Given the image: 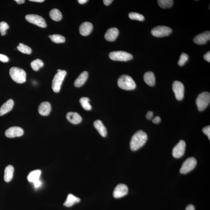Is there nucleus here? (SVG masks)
I'll list each match as a JSON object with an SVG mask.
<instances>
[{
  "label": "nucleus",
  "instance_id": "20",
  "mask_svg": "<svg viewBox=\"0 0 210 210\" xmlns=\"http://www.w3.org/2000/svg\"><path fill=\"white\" fill-rule=\"evenodd\" d=\"M88 76L89 74L87 72H82L74 81V85L75 87H80L82 86L87 80Z\"/></svg>",
  "mask_w": 210,
  "mask_h": 210
},
{
  "label": "nucleus",
  "instance_id": "36",
  "mask_svg": "<svg viewBox=\"0 0 210 210\" xmlns=\"http://www.w3.org/2000/svg\"><path fill=\"white\" fill-rule=\"evenodd\" d=\"M9 59L7 56L4 54H0V61L3 62H7L9 61Z\"/></svg>",
  "mask_w": 210,
  "mask_h": 210
},
{
  "label": "nucleus",
  "instance_id": "28",
  "mask_svg": "<svg viewBox=\"0 0 210 210\" xmlns=\"http://www.w3.org/2000/svg\"><path fill=\"white\" fill-rule=\"evenodd\" d=\"M173 3H174V1L172 0H159L158 1V5L163 9L171 7L173 5Z\"/></svg>",
  "mask_w": 210,
  "mask_h": 210
},
{
  "label": "nucleus",
  "instance_id": "24",
  "mask_svg": "<svg viewBox=\"0 0 210 210\" xmlns=\"http://www.w3.org/2000/svg\"><path fill=\"white\" fill-rule=\"evenodd\" d=\"M14 169L13 166L9 165L4 171V179L6 182H10L13 177Z\"/></svg>",
  "mask_w": 210,
  "mask_h": 210
},
{
  "label": "nucleus",
  "instance_id": "25",
  "mask_svg": "<svg viewBox=\"0 0 210 210\" xmlns=\"http://www.w3.org/2000/svg\"><path fill=\"white\" fill-rule=\"evenodd\" d=\"M41 173V171L39 170L32 171L29 174L27 179L29 182H34L36 181L39 180Z\"/></svg>",
  "mask_w": 210,
  "mask_h": 210
},
{
  "label": "nucleus",
  "instance_id": "14",
  "mask_svg": "<svg viewBox=\"0 0 210 210\" xmlns=\"http://www.w3.org/2000/svg\"><path fill=\"white\" fill-rule=\"evenodd\" d=\"M210 39V32L207 31L197 35L193 39L194 43L197 44H206Z\"/></svg>",
  "mask_w": 210,
  "mask_h": 210
},
{
  "label": "nucleus",
  "instance_id": "26",
  "mask_svg": "<svg viewBox=\"0 0 210 210\" xmlns=\"http://www.w3.org/2000/svg\"><path fill=\"white\" fill-rule=\"evenodd\" d=\"M49 16L53 20L57 22L61 20L62 17L61 12L57 9H54L51 10Z\"/></svg>",
  "mask_w": 210,
  "mask_h": 210
},
{
  "label": "nucleus",
  "instance_id": "31",
  "mask_svg": "<svg viewBox=\"0 0 210 210\" xmlns=\"http://www.w3.org/2000/svg\"><path fill=\"white\" fill-rule=\"evenodd\" d=\"M17 49L20 52L23 54H30L32 53V49L28 46L23 43H20L18 46H17Z\"/></svg>",
  "mask_w": 210,
  "mask_h": 210
},
{
  "label": "nucleus",
  "instance_id": "2",
  "mask_svg": "<svg viewBox=\"0 0 210 210\" xmlns=\"http://www.w3.org/2000/svg\"><path fill=\"white\" fill-rule=\"evenodd\" d=\"M118 85L120 89L125 90H133L136 87L135 82L131 76L126 75H122L119 78Z\"/></svg>",
  "mask_w": 210,
  "mask_h": 210
},
{
  "label": "nucleus",
  "instance_id": "30",
  "mask_svg": "<svg viewBox=\"0 0 210 210\" xmlns=\"http://www.w3.org/2000/svg\"><path fill=\"white\" fill-rule=\"evenodd\" d=\"M49 38H50L53 42L56 43H64L65 41V37L61 35L54 34L49 35Z\"/></svg>",
  "mask_w": 210,
  "mask_h": 210
},
{
  "label": "nucleus",
  "instance_id": "29",
  "mask_svg": "<svg viewBox=\"0 0 210 210\" xmlns=\"http://www.w3.org/2000/svg\"><path fill=\"white\" fill-rule=\"evenodd\" d=\"M32 69L35 71H38L40 68L44 65V63L41 60L39 59H36L33 61L30 64Z\"/></svg>",
  "mask_w": 210,
  "mask_h": 210
},
{
  "label": "nucleus",
  "instance_id": "6",
  "mask_svg": "<svg viewBox=\"0 0 210 210\" xmlns=\"http://www.w3.org/2000/svg\"><path fill=\"white\" fill-rule=\"evenodd\" d=\"M109 57L111 60L119 61L126 62L133 59V56L129 53L124 51H116L110 52Z\"/></svg>",
  "mask_w": 210,
  "mask_h": 210
},
{
  "label": "nucleus",
  "instance_id": "35",
  "mask_svg": "<svg viewBox=\"0 0 210 210\" xmlns=\"http://www.w3.org/2000/svg\"><path fill=\"white\" fill-rule=\"evenodd\" d=\"M203 133L208 136V138L210 139V126H208L203 128L202 129Z\"/></svg>",
  "mask_w": 210,
  "mask_h": 210
},
{
  "label": "nucleus",
  "instance_id": "4",
  "mask_svg": "<svg viewBox=\"0 0 210 210\" xmlns=\"http://www.w3.org/2000/svg\"><path fill=\"white\" fill-rule=\"evenodd\" d=\"M66 74L67 72L65 70H57V73L54 76L52 81V88L54 92H60L61 86Z\"/></svg>",
  "mask_w": 210,
  "mask_h": 210
},
{
  "label": "nucleus",
  "instance_id": "45",
  "mask_svg": "<svg viewBox=\"0 0 210 210\" xmlns=\"http://www.w3.org/2000/svg\"><path fill=\"white\" fill-rule=\"evenodd\" d=\"M30 1L38 3H43L44 1V0H30Z\"/></svg>",
  "mask_w": 210,
  "mask_h": 210
},
{
  "label": "nucleus",
  "instance_id": "12",
  "mask_svg": "<svg viewBox=\"0 0 210 210\" xmlns=\"http://www.w3.org/2000/svg\"><path fill=\"white\" fill-rule=\"evenodd\" d=\"M128 187L125 184H119L115 187L113 192V196L115 198H119L124 197L127 194Z\"/></svg>",
  "mask_w": 210,
  "mask_h": 210
},
{
  "label": "nucleus",
  "instance_id": "15",
  "mask_svg": "<svg viewBox=\"0 0 210 210\" xmlns=\"http://www.w3.org/2000/svg\"><path fill=\"white\" fill-rule=\"evenodd\" d=\"M51 104L48 102H42L38 107V112L43 116H47L51 111Z\"/></svg>",
  "mask_w": 210,
  "mask_h": 210
},
{
  "label": "nucleus",
  "instance_id": "13",
  "mask_svg": "<svg viewBox=\"0 0 210 210\" xmlns=\"http://www.w3.org/2000/svg\"><path fill=\"white\" fill-rule=\"evenodd\" d=\"M23 133L22 128L18 126H12L6 131L5 135L8 138H14L20 137L23 135Z\"/></svg>",
  "mask_w": 210,
  "mask_h": 210
},
{
  "label": "nucleus",
  "instance_id": "34",
  "mask_svg": "<svg viewBox=\"0 0 210 210\" xmlns=\"http://www.w3.org/2000/svg\"><path fill=\"white\" fill-rule=\"evenodd\" d=\"M9 28V25L5 22L0 23V33L2 36H4L6 34V31Z\"/></svg>",
  "mask_w": 210,
  "mask_h": 210
},
{
  "label": "nucleus",
  "instance_id": "38",
  "mask_svg": "<svg viewBox=\"0 0 210 210\" xmlns=\"http://www.w3.org/2000/svg\"><path fill=\"white\" fill-rule=\"evenodd\" d=\"M153 112L151 111H149L147 112L146 115V118L148 120L151 119L153 116Z\"/></svg>",
  "mask_w": 210,
  "mask_h": 210
},
{
  "label": "nucleus",
  "instance_id": "33",
  "mask_svg": "<svg viewBox=\"0 0 210 210\" xmlns=\"http://www.w3.org/2000/svg\"><path fill=\"white\" fill-rule=\"evenodd\" d=\"M189 56L185 53H182L180 57V59L178 62V64L180 66H182L185 64L186 62L188 60Z\"/></svg>",
  "mask_w": 210,
  "mask_h": 210
},
{
  "label": "nucleus",
  "instance_id": "17",
  "mask_svg": "<svg viewBox=\"0 0 210 210\" xmlns=\"http://www.w3.org/2000/svg\"><path fill=\"white\" fill-rule=\"evenodd\" d=\"M118 34L119 30L118 29L113 27L107 30L105 34V38L107 41H114L118 37Z\"/></svg>",
  "mask_w": 210,
  "mask_h": 210
},
{
  "label": "nucleus",
  "instance_id": "7",
  "mask_svg": "<svg viewBox=\"0 0 210 210\" xmlns=\"http://www.w3.org/2000/svg\"><path fill=\"white\" fill-rule=\"evenodd\" d=\"M172 32L170 27L165 26H158L152 29L151 33L154 36L161 38L169 36Z\"/></svg>",
  "mask_w": 210,
  "mask_h": 210
},
{
  "label": "nucleus",
  "instance_id": "19",
  "mask_svg": "<svg viewBox=\"0 0 210 210\" xmlns=\"http://www.w3.org/2000/svg\"><path fill=\"white\" fill-rule=\"evenodd\" d=\"M66 118L70 122L73 124H79L82 120L81 116L76 112H69L67 113Z\"/></svg>",
  "mask_w": 210,
  "mask_h": 210
},
{
  "label": "nucleus",
  "instance_id": "5",
  "mask_svg": "<svg viewBox=\"0 0 210 210\" xmlns=\"http://www.w3.org/2000/svg\"><path fill=\"white\" fill-rule=\"evenodd\" d=\"M210 102V94L208 92H203L197 97L196 103L200 111H203L207 108Z\"/></svg>",
  "mask_w": 210,
  "mask_h": 210
},
{
  "label": "nucleus",
  "instance_id": "42",
  "mask_svg": "<svg viewBox=\"0 0 210 210\" xmlns=\"http://www.w3.org/2000/svg\"><path fill=\"white\" fill-rule=\"evenodd\" d=\"M186 210H195L194 206L193 205H189L186 208Z\"/></svg>",
  "mask_w": 210,
  "mask_h": 210
},
{
  "label": "nucleus",
  "instance_id": "1",
  "mask_svg": "<svg viewBox=\"0 0 210 210\" xmlns=\"http://www.w3.org/2000/svg\"><path fill=\"white\" fill-rule=\"evenodd\" d=\"M147 139L146 133L140 130L137 131L132 136L130 142L131 150L136 151L145 145Z\"/></svg>",
  "mask_w": 210,
  "mask_h": 210
},
{
  "label": "nucleus",
  "instance_id": "3",
  "mask_svg": "<svg viewBox=\"0 0 210 210\" xmlns=\"http://www.w3.org/2000/svg\"><path fill=\"white\" fill-rule=\"evenodd\" d=\"M9 74L14 81L23 83L26 81V73L23 69L18 67H12L9 70Z\"/></svg>",
  "mask_w": 210,
  "mask_h": 210
},
{
  "label": "nucleus",
  "instance_id": "10",
  "mask_svg": "<svg viewBox=\"0 0 210 210\" xmlns=\"http://www.w3.org/2000/svg\"><path fill=\"white\" fill-rule=\"evenodd\" d=\"M172 89L176 99L178 100H182L184 96V88L183 84L181 82L175 81L172 85Z\"/></svg>",
  "mask_w": 210,
  "mask_h": 210
},
{
  "label": "nucleus",
  "instance_id": "16",
  "mask_svg": "<svg viewBox=\"0 0 210 210\" xmlns=\"http://www.w3.org/2000/svg\"><path fill=\"white\" fill-rule=\"evenodd\" d=\"M93 28L92 23L89 22H85L81 24L79 27L80 34L83 36H87L92 32Z\"/></svg>",
  "mask_w": 210,
  "mask_h": 210
},
{
  "label": "nucleus",
  "instance_id": "44",
  "mask_svg": "<svg viewBox=\"0 0 210 210\" xmlns=\"http://www.w3.org/2000/svg\"><path fill=\"white\" fill-rule=\"evenodd\" d=\"M87 0H78V3L81 4H85V3L87 2Z\"/></svg>",
  "mask_w": 210,
  "mask_h": 210
},
{
  "label": "nucleus",
  "instance_id": "40",
  "mask_svg": "<svg viewBox=\"0 0 210 210\" xmlns=\"http://www.w3.org/2000/svg\"><path fill=\"white\" fill-rule=\"evenodd\" d=\"M33 184H34L35 187H39L40 186H41V181H40L39 180H38L37 181H36V182H33Z\"/></svg>",
  "mask_w": 210,
  "mask_h": 210
},
{
  "label": "nucleus",
  "instance_id": "27",
  "mask_svg": "<svg viewBox=\"0 0 210 210\" xmlns=\"http://www.w3.org/2000/svg\"><path fill=\"white\" fill-rule=\"evenodd\" d=\"M90 100L89 98L86 97H82L80 99V103L84 110H92V106L89 103Z\"/></svg>",
  "mask_w": 210,
  "mask_h": 210
},
{
  "label": "nucleus",
  "instance_id": "8",
  "mask_svg": "<svg viewBox=\"0 0 210 210\" xmlns=\"http://www.w3.org/2000/svg\"><path fill=\"white\" fill-rule=\"evenodd\" d=\"M25 19L27 21L41 28H45L47 26L45 20L39 15L33 14H28L25 16Z\"/></svg>",
  "mask_w": 210,
  "mask_h": 210
},
{
  "label": "nucleus",
  "instance_id": "22",
  "mask_svg": "<svg viewBox=\"0 0 210 210\" xmlns=\"http://www.w3.org/2000/svg\"><path fill=\"white\" fill-rule=\"evenodd\" d=\"M80 201L79 198L71 194H69L67 196V200L64 203V205L67 207H70L75 203H79Z\"/></svg>",
  "mask_w": 210,
  "mask_h": 210
},
{
  "label": "nucleus",
  "instance_id": "39",
  "mask_svg": "<svg viewBox=\"0 0 210 210\" xmlns=\"http://www.w3.org/2000/svg\"><path fill=\"white\" fill-rule=\"evenodd\" d=\"M161 118L159 116H156L153 120V122L155 124H158L161 121Z\"/></svg>",
  "mask_w": 210,
  "mask_h": 210
},
{
  "label": "nucleus",
  "instance_id": "9",
  "mask_svg": "<svg viewBox=\"0 0 210 210\" xmlns=\"http://www.w3.org/2000/svg\"><path fill=\"white\" fill-rule=\"evenodd\" d=\"M197 160L194 157L187 159L184 162L181 167L180 172L182 174H186L193 170L196 166Z\"/></svg>",
  "mask_w": 210,
  "mask_h": 210
},
{
  "label": "nucleus",
  "instance_id": "32",
  "mask_svg": "<svg viewBox=\"0 0 210 210\" xmlns=\"http://www.w3.org/2000/svg\"><path fill=\"white\" fill-rule=\"evenodd\" d=\"M129 18L133 20H137L139 21H143L145 20L143 15L137 13H131L129 14Z\"/></svg>",
  "mask_w": 210,
  "mask_h": 210
},
{
  "label": "nucleus",
  "instance_id": "37",
  "mask_svg": "<svg viewBox=\"0 0 210 210\" xmlns=\"http://www.w3.org/2000/svg\"><path fill=\"white\" fill-rule=\"evenodd\" d=\"M203 58L205 60L207 61L210 62V51H209L206 54H205L203 56Z\"/></svg>",
  "mask_w": 210,
  "mask_h": 210
},
{
  "label": "nucleus",
  "instance_id": "21",
  "mask_svg": "<svg viewBox=\"0 0 210 210\" xmlns=\"http://www.w3.org/2000/svg\"><path fill=\"white\" fill-rule=\"evenodd\" d=\"M94 125V127L98 131L100 135L103 137H106L107 134V129L102 121L100 120H96Z\"/></svg>",
  "mask_w": 210,
  "mask_h": 210
},
{
  "label": "nucleus",
  "instance_id": "23",
  "mask_svg": "<svg viewBox=\"0 0 210 210\" xmlns=\"http://www.w3.org/2000/svg\"><path fill=\"white\" fill-rule=\"evenodd\" d=\"M144 79L145 83L150 86L155 85V77L154 74L151 71L146 72L144 76Z\"/></svg>",
  "mask_w": 210,
  "mask_h": 210
},
{
  "label": "nucleus",
  "instance_id": "43",
  "mask_svg": "<svg viewBox=\"0 0 210 210\" xmlns=\"http://www.w3.org/2000/svg\"><path fill=\"white\" fill-rule=\"evenodd\" d=\"M15 1L18 4H23L25 3V1L24 0H15Z\"/></svg>",
  "mask_w": 210,
  "mask_h": 210
},
{
  "label": "nucleus",
  "instance_id": "41",
  "mask_svg": "<svg viewBox=\"0 0 210 210\" xmlns=\"http://www.w3.org/2000/svg\"><path fill=\"white\" fill-rule=\"evenodd\" d=\"M113 1H112V0H104L103 2L105 6H109V5L111 4Z\"/></svg>",
  "mask_w": 210,
  "mask_h": 210
},
{
  "label": "nucleus",
  "instance_id": "18",
  "mask_svg": "<svg viewBox=\"0 0 210 210\" xmlns=\"http://www.w3.org/2000/svg\"><path fill=\"white\" fill-rule=\"evenodd\" d=\"M14 105V101L9 99L0 107V116H3L12 110Z\"/></svg>",
  "mask_w": 210,
  "mask_h": 210
},
{
  "label": "nucleus",
  "instance_id": "11",
  "mask_svg": "<svg viewBox=\"0 0 210 210\" xmlns=\"http://www.w3.org/2000/svg\"><path fill=\"white\" fill-rule=\"evenodd\" d=\"M186 144L183 140H180L173 149L172 155L174 158H179L183 156Z\"/></svg>",
  "mask_w": 210,
  "mask_h": 210
}]
</instances>
